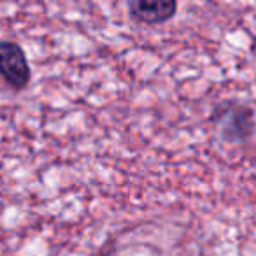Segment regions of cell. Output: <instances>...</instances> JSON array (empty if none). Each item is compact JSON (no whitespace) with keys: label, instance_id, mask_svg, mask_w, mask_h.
Instances as JSON below:
<instances>
[{"label":"cell","instance_id":"obj_1","mask_svg":"<svg viewBox=\"0 0 256 256\" xmlns=\"http://www.w3.org/2000/svg\"><path fill=\"white\" fill-rule=\"evenodd\" d=\"M212 121L220 128L223 139L230 142L249 139L254 126L251 109L237 102L220 104L212 112Z\"/></svg>","mask_w":256,"mask_h":256},{"label":"cell","instance_id":"obj_2","mask_svg":"<svg viewBox=\"0 0 256 256\" xmlns=\"http://www.w3.org/2000/svg\"><path fill=\"white\" fill-rule=\"evenodd\" d=\"M30 65L23 48L16 42H0V78L11 88L23 90L30 82Z\"/></svg>","mask_w":256,"mask_h":256},{"label":"cell","instance_id":"obj_3","mask_svg":"<svg viewBox=\"0 0 256 256\" xmlns=\"http://www.w3.org/2000/svg\"><path fill=\"white\" fill-rule=\"evenodd\" d=\"M128 11L134 20L146 25H160L172 20L178 12L176 0H132Z\"/></svg>","mask_w":256,"mask_h":256}]
</instances>
